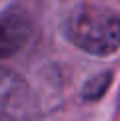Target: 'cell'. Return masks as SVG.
<instances>
[{
    "mask_svg": "<svg viewBox=\"0 0 120 121\" xmlns=\"http://www.w3.org/2000/svg\"><path fill=\"white\" fill-rule=\"evenodd\" d=\"M64 32L78 50L92 56H110L120 48V16L106 8L86 6L72 12Z\"/></svg>",
    "mask_w": 120,
    "mask_h": 121,
    "instance_id": "1",
    "label": "cell"
},
{
    "mask_svg": "<svg viewBox=\"0 0 120 121\" xmlns=\"http://www.w3.org/2000/svg\"><path fill=\"white\" fill-rule=\"evenodd\" d=\"M34 24L24 12H4L0 16V58L14 56L30 42Z\"/></svg>",
    "mask_w": 120,
    "mask_h": 121,
    "instance_id": "2",
    "label": "cell"
},
{
    "mask_svg": "<svg viewBox=\"0 0 120 121\" xmlns=\"http://www.w3.org/2000/svg\"><path fill=\"white\" fill-rule=\"evenodd\" d=\"M110 83H112V73H110V72L94 75V78L90 79L86 85H84V89H82V97L88 99V101H96V99H100L104 93L108 91Z\"/></svg>",
    "mask_w": 120,
    "mask_h": 121,
    "instance_id": "3",
    "label": "cell"
}]
</instances>
